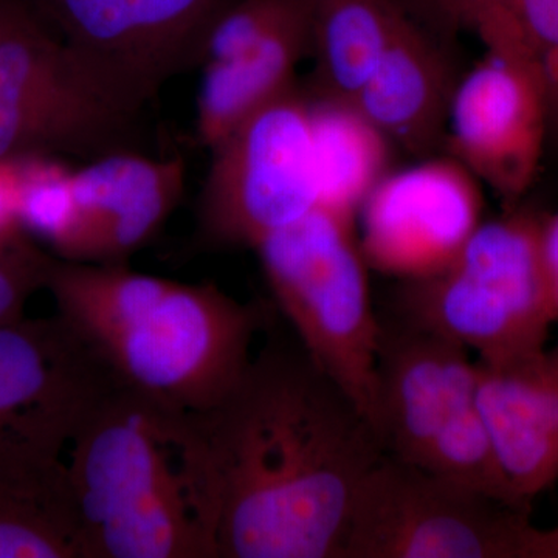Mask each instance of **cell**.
Instances as JSON below:
<instances>
[{"mask_svg":"<svg viewBox=\"0 0 558 558\" xmlns=\"http://www.w3.org/2000/svg\"><path fill=\"white\" fill-rule=\"evenodd\" d=\"M191 413L218 497L219 558H344L384 450L299 341L267 344L226 398Z\"/></svg>","mask_w":558,"mask_h":558,"instance_id":"obj_1","label":"cell"},{"mask_svg":"<svg viewBox=\"0 0 558 558\" xmlns=\"http://www.w3.org/2000/svg\"><path fill=\"white\" fill-rule=\"evenodd\" d=\"M46 290L121 387L179 411L226 398L271 319L270 307L213 282H179L126 263L54 258Z\"/></svg>","mask_w":558,"mask_h":558,"instance_id":"obj_2","label":"cell"},{"mask_svg":"<svg viewBox=\"0 0 558 558\" xmlns=\"http://www.w3.org/2000/svg\"><path fill=\"white\" fill-rule=\"evenodd\" d=\"M69 449L87 558H219L218 497L191 411L119 387Z\"/></svg>","mask_w":558,"mask_h":558,"instance_id":"obj_3","label":"cell"},{"mask_svg":"<svg viewBox=\"0 0 558 558\" xmlns=\"http://www.w3.org/2000/svg\"><path fill=\"white\" fill-rule=\"evenodd\" d=\"M545 216L521 207L483 220L446 269L402 282L399 322L502 365L548 347L558 310L543 256Z\"/></svg>","mask_w":558,"mask_h":558,"instance_id":"obj_4","label":"cell"},{"mask_svg":"<svg viewBox=\"0 0 558 558\" xmlns=\"http://www.w3.org/2000/svg\"><path fill=\"white\" fill-rule=\"evenodd\" d=\"M476 377L468 349L407 323L381 322L371 424L385 457L531 509L499 468Z\"/></svg>","mask_w":558,"mask_h":558,"instance_id":"obj_5","label":"cell"},{"mask_svg":"<svg viewBox=\"0 0 558 558\" xmlns=\"http://www.w3.org/2000/svg\"><path fill=\"white\" fill-rule=\"evenodd\" d=\"M255 252L296 341L371 422L381 322L355 218L315 208Z\"/></svg>","mask_w":558,"mask_h":558,"instance_id":"obj_6","label":"cell"},{"mask_svg":"<svg viewBox=\"0 0 558 558\" xmlns=\"http://www.w3.org/2000/svg\"><path fill=\"white\" fill-rule=\"evenodd\" d=\"M529 510L381 457L360 488L344 558H558V526Z\"/></svg>","mask_w":558,"mask_h":558,"instance_id":"obj_7","label":"cell"},{"mask_svg":"<svg viewBox=\"0 0 558 558\" xmlns=\"http://www.w3.org/2000/svg\"><path fill=\"white\" fill-rule=\"evenodd\" d=\"M38 21L0 44V159L138 150L143 119Z\"/></svg>","mask_w":558,"mask_h":558,"instance_id":"obj_8","label":"cell"},{"mask_svg":"<svg viewBox=\"0 0 558 558\" xmlns=\"http://www.w3.org/2000/svg\"><path fill=\"white\" fill-rule=\"evenodd\" d=\"M197 241L253 248L319 208L311 98L292 87L213 146Z\"/></svg>","mask_w":558,"mask_h":558,"instance_id":"obj_9","label":"cell"},{"mask_svg":"<svg viewBox=\"0 0 558 558\" xmlns=\"http://www.w3.org/2000/svg\"><path fill=\"white\" fill-rule=\"evenodd\" d=\"M119 387L60 315L0 328V470L62 461L81 425Z\"/></svg>","mask_w":558,"mask_h":558,"instance_id":"obj_10","label":"cell"},{"mask_svg":"<svg viewBox=\"0 0 558 558\" xmlns=\"http://www.w3.org/2000/svg\"><path fill=\"white\" fill-rule=\"evenodd\" d=\"M87 69L146 110L180 73L202 68L213 22L233 0H25Z\"/></svg>","mask_w":558,"mask_h":558,"instance_id":"obj_11","label":"cell"},{"mask_svg":"<svg viewBox=\"0 0 558 558\" xmlns=\"http://www.w3.org/2000/svg\"><path fill=\"white\" fill-rule=\"evenodd\" d=\"M355 219L369 269L421 281L446 269L483 222L481 183L450 156L427 157L387 172Z\"/></svg>","mask_w":558,"mask_h":558,"instance_id":"obj_12","label":"cell"},{"mask_svg":"<svg viewBox=\"0 0 558 558\" xmlns=\"http://www.w3.org/2000/svg\"><path fill=\"white\" fill-rule=\"evenodd\" d=\"M548 142V112L537 80L509 54L486 49L454 89L447 154L512 208L534 185Z\"/></svg>","mask_w":558,"mask_h":558,"instance_id":"obj_13","label":"cell"},{"mask_svg":"<svg viewBox=\"0 0 558 558\" xmlns=\"http://www.w3.org/2000/svg\"><path fill=\"white\" fill-rule=\"evenodd\" d=\"M449 38L409 9L373 75L351 101L389 145L422 159L446 143L451 98L462 76Z\"/></svg>","mask_w":558,"mask_h":558,"instance_id":"obj_14","label":"cell"},{"mask_svg":"<svg viewBox=\"0 0 558 558\" xmlns=\"http://www.w3.org/2000/svg\"><path fill=\"white\" fill-rule=\"evenodd\" d=\"M185 180L182 157L153 159L140 150H121L75 168L78 263H126L170 218Z\"/></svg>","mask_w":558,"mask_h":558,"instance_id":"obj_15","label":"cell"},{"mask_svg":"<svg viewBox=\"0 0 558 558\" xmlns=\"http://www.w3.org/2000/svg\"><path fill=\"white\" fill-rule=\"evenodd\" d=\"M476 398L499 468L531 505L558 481V336L527 357L476 362Z\"/></svg>","mask_w":558,"mask_h":558,"instance_id":"obj_16","label":"cell"},{"mask_svg":"<svg viewBox=\"0 0 558 558\" xmlns=\"http://www.w3.org/2000/svg\"><path fill=\"white\" fill-rule=\"evenodd\" d=\"M310 3L230 60L204 65L197 98V140L205 148L222 142L253 113L295 87L301 61L311 57Z\"/></svg>","mask_w":558,"mask_h":558,"instance_id":"obj_17","label":"cell"},{"mask_svg":"<svg viewBox=\"0 0 558 558\" xmlns=\"http://www.w3.org/2000/svg\"><path fill=\"white\" fill-rule=\"evenodd\" d=\"M411 13L446 35L468 31L488 50L526 65L537 80L549 140L558 145V0H405Z\"/></svg>","mask_w":558,"mask_h":558,"instance_id":"obj_18","label":"cell"},{"mask_svg":"<svg viewBox=\"0 0 558 558\" xmlns=\"http://www.w3.org/2000/svg\"><path fill=\"white\" fill-rule=\"evenodd\" d=\"M314 94L351 105L409 14L405 0H307Z\"/></svg>","mask_w":558,"mask_h":558,"instance_id":"obj_19","label":"cell"},{"mask_svg":"<svg viewBox=\"0 0 558 558\" xmlns=\"http://www.w3.org/2000/svg\"><path fill=\"white\" fill-rule=\"evenodd\" d=\"M0 558H87L68 462L0 470Z\"/></svg>","mask_w":558,"mask_h":558,"instance_id":"obj_20","label":"cell"},{"mask_svg":"<svg viewBox=\"0 0 558 558\" xmlns=\"http://www.w3.org/2000/svg\"><path fill=\"white\" fill-rule=\"evenodd\" d=\"M317 154L319 208L355 218L387 171L389 143L344 102L311 97Z\"/></svg>","mask_w":558,"mask_h":558,"instance_id":"obj_21","label":"cell"},{"mask_svg":"<svg viewBox=\"0 0 558 558\" xmlns=\"http://www.w3.org/2000/svg\"><path fill=\"white\" fill-rule=\"evenodd\" d=\"M20 218L25 233L65 260H78L81 218L73 190L75 168L61 157H16Z\"/></svg>","mask_w":558,"mask_h":558,"instance_id":"obj_22","label":"cell"},{"mask_svg":"<svg viewBox=\"0 0 558 558\" xmlns=\"http://www.w3.org/2000/svg\"><path fill=\"white\" fill-rule=\"evenodd\" d=\"M304 5L306 0H233L209 28L202 68L252 49Z\"/></svg>","mask_w":558,"mask_h":558,"instance_id":"obj_23","label":"cell"},{"mask_svg":"<svg viewBox=\"0 0 558 558\" xmlns=\"http://www.w3.org/2000/svg\"><path fill=\"white\" fill-rule=\"evenodd\" d=\"M53 259L32 238L0 256V328L27 317L28 300L46 289Z\"/></svg>","mask_w":558,"mask_h":558,"instance_id":"obj_24","label":"cell"},{"mask_svg":"<svg viewBox=\"0 0 558 558\" xmlns=\"http://www.w3.org/2000/svg\"><path fill=\"white\" fill-rule=\"evenodd\" d=\"M20 218L16 159H0V256L28 240ZM33 240V238H32Z\"/></svg>","mask_w":558,"mask_h":558,"instance_id":"obj_25","label":"cell"},{"mask_svg":"<svg viewBox=\"0 0 558 558\" xmlns=\"http://www.w3.org/2000/svg\"><path fill=\"white\" fill-rule=\"evenodd\" d=\"M542 245L550 289L558 310V213L543 218Z\"/></svg>","mask_w":558,"mask_h":558,"instance_id":"obj_26","label":"cell"},{"mask_svg":"<svg viewBox=\"0 0 558 558\" xmlns=\"http://www.w3.org/2000/svg\"><path fill=\"white\" fill-rule=\"evenodd\" d=\"M36 21L25 0H0V33L20 31Z\"/></svg>","mask_w":558,"mask_h":558,"instance_id":"obj_27","label":"cell"}]
</instances>
